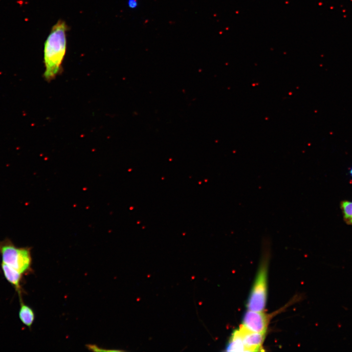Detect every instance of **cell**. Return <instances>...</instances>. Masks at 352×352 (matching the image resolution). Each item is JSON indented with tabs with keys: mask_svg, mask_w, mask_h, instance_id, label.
<instances>
[{
	"mask_svg": "<svg viewBox=\"0 0 352 352\" xmlns=\"http://www.w3.org/2000/svg\"><path fill=\"white\" fill-rule=\"evenodd\" d=\"M67 26L62 20H59L52 27L44 46V78L51 81L60 71L61 64L66 48V31Z\"/></svg>",
	"mask_w": 352,
	"mask_h": 352,
	"instance_id": "cell-1",
	"label": "cell"
},
{
	"mask_svg": "<svg viewBox=\"0 0 352 352\" xmlns=\"http://www.w3.org/2000/svg\"><path fill=\"white\" fill-rule=\"evenodd\" d=\"M268 256L266 247L247 300L248 310L262 311L265 308L267 299Z\"/></svg>",
	"mask_w": 352,
	"mask_h": 352,
	"instance_id": "cell-2",
	"label": "cell"
},
{
	"mask_svg": "<svg viewBox=\"0 0 352 352\" xmlns=\"http://www.w3.org/2000/svg\"><path fill=\"white\" fill-rule=\"evenodd\" d=\"M0 254L2 262L22 274L31 270L32 258L30 248L17 247L8 240L0 242Z\"/></svg>",
	"mask_w": 352,
	"mask_h": 352,
	"instance_id": "cell-3",
	"label": "cell"
},
{
	"mask_svg": "<svg viewBox=\"0 0 352 352\" xmlns=\"http://www.w3.org/2000/svg\"><path fill=\"white\" fill-rule=\"evenodd\" d=\"M244 346L245 352L262 351L265 334L251 331L242 324L234 330Z\"/></svg>",
	"mask_w": 352,
	"mask_h": 352,
	"instance_id": "cell-4",
	"label": "cell"
},
{
	"mask_svg": "<svg viewBox=\"0 0 352 352\" xmlns=\"http://www.w3.org/2000/svg\"><path fill=\"white\" fill-rule=\"evenodd\" d=\"M269 318V316L263 311L247 310L243 315L242 325L251 331L266 334Z\"/></svg>",
	"mask_w": 352,
	"mask_h": 352,
	"instance_id": "cell-5",
	"label": "cell"
},
{
	"mask_svg": "<svg viewBox=\"0 0 352 352\" xmlns=\"http://www.w3.org/2000/svg\"><path fill=\"white\" fill-rule=\"evenodd\" d=\"M1 266L5 279L15 287L19 296L21 297V282L22 274L2 262Z\"/></svg>",
	"mask_w": 352,
	"mask_h": 352,
	"instance_id": "cell-6",
	"label": "cell"
},
{
	"mask_svg": "<svg viewBox=\"0 0 352 352\" xmlns=\"http://www.w3.org/2000/svg\"><path fill=\"white\" fill-rule=\"evenodd\" d=\"M19 315L22 324L30 328L35 320V314L33 309L25 304L21 298Z\"/></svg>",
	"mask_w": 352,
	"mask_h": 352,
	"instance_id": "cell-7",
	"label": "cell"
},
{
	"mask_svg": "<svg viewBox=\"0 0 352 352\" xmlns=\"http://www.w3.org/2000/svg\"><path fill=\"white\" fill-rule=\"evenodd\" d=\"M340 206L344 221L348 224H352V201H342Z\"/></svg>",
	"mask_w": 352,
	"mask_h": 352,
	"instance_id": "cell-8",
	"label": "cell"
},
{
	"mask_svg": "<svg viewBox=\"0 0 352 352\" xmlns=\"http://www.w3.org/2000/svg\"><path fill=\"white\" fill-rule=\"evenodd\" d=\"M86 347L87 349L92 352H120L121 350H110V349H104L101 347H98L95 344H88L86 345Z\"/></svg>",
	"mask_w": 352,
	"mask_h": 352,
	"instance_id": "cell-9",
	"label": "cell"
},
{
	"mask_svg": "<svg viewBox=\"0 0 352 352\" xmlns=\"http://www.w3.org/2000/svg\"><path fill=\"white\" fill-rule=\"evenodd\" d=\"M128 4L129 7L134 8L136 7L138 3L137 0H129Z\"/></svg>",
	"mask_w": 352,
	"mask_h": 352,
	"instance_id": "cell-10",
	"label": "cell"
},
{
	"mask_svg": "<svg viewBox=\"0 0 352 352\" xmlns=\"http://www.w3.org/2000/svg\"><path fill=\"white\" fill-rule=\"evenodd\" d=\"M350 173L351 175L352 176V169L350 170Z\"/></svg>",
	"mask_w": 352,
	"mask_h": 352,
	"instance_id": "cell-11",
	"label": "cell"
}]
</instances>
